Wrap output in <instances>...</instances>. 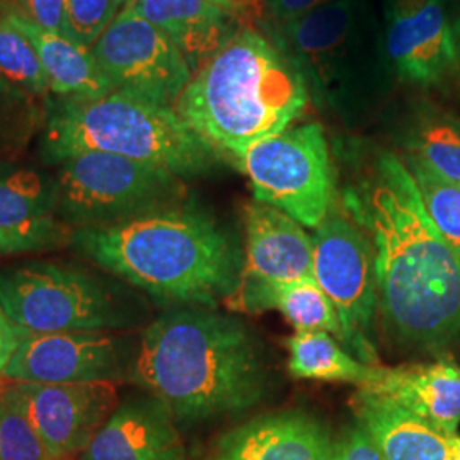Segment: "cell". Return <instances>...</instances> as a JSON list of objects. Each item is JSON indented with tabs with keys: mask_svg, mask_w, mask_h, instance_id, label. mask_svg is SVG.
Here are the masks:
<instances>
[{
	"mask_svg": "<svg viewBox=\"0 0 460 460\" xmlns=\"http://www.w3.org/2000/svg\"><path fill=\"white\" fill-rule=\"evenodd\" d=\"M450 448H452V460H460V435H450Z\"/></svg>",
	"mask_w": 460,
	"mask_h": 460,
	"instance_id": "obj_37",
	"label": "cell"
},
{
	"mask_svg": "<svg viewBox=\"0 0 460 460\" xmlns=\"http://www.w3.org/2000/svg\"><path fill=\"white\" fill-rule=\"evenodd\" d=\"M309 87L279 43L246 28L184 87L176 111L217 152L235 159L305 113Z\"/></svg>",
	"mask_w": 460,
	"mask_h": 460,
	"instance_id": "obj_4",
	"label": "cell"
},
{
	"mask_svg": "<svg viewBox=\"0 0 460 460\" xmlns=\"http://www.w3.org/2000/svg\"><path fill=\"white\" fill-rule=\"evenodd\" d=\"M125 372L121 341L108 331L28 332L4 380L31 384H115Z\"/></svg>",
	"mask_w": 460,
	"mask_h": 460,
	"instance_id": "obj_15",
	"label": "cell"
},
{
	"mask_svg": "<svg viewBox=\"0 0 460 460\" xmlns=\"http://www.w3.org/2000/svg\"><path fill=\"white\" fill-rule=\"evenodd\" d=\"M125 5V0H66L62 34L72 43L93 49Z\"/></svg>",
	"mask_w": 460,
	"mask_h": 460,
	"instance_id": "obj_29",
	"label": "cell"
},
{
	"mask_svg": "<svg viewBox=\"0 0 460 460\" xmlns=\"http://www.w3.org/2000/svg\"><path fill=\"white\" fill-rule=\"evenodd\" d=\"M55 217L68 227H110L178 205L181 178L115 154L84 152L60 163Z\"/></svg>",
	"mask_w": 460,
	"mask_h": 460,
	"instance_id": "obj_8",
	"label": "cell"
},
{
	"mask_svg": "<svg viewBox=\"0 0 460 460\" xmlns=\"http://www.w3.org/2000/svg\"><path fill=\"white\" fill-rule=\"evenodd\" d=\"M0 397L21 412L51 460L83 454L118 408L111 382L31 384L5 380Z\"/></svg>",
	"mask_w": 460,
	"mask_h": 460,
	"instance_id": "obj_12",
	"label": "cell"
},
{
	"mask_svg": "<svg viewBox=\"0 0 460 460\" xmlns=\"http://www.w3.org/2000/svg\"><path fill=\"white\" fill-rule=\"evenodd\" d=\"M0 77L34 98L49 93V81L31 43L16 30L0 7Z\"/></svg>",
	"mask_w": 460,
	"mask_h": 460,
	"instance_id": "obj_27",
	"label": "cell"
},
{
	"mask_svg": "<svg viewBox=\"0 0 460 460\" xmlns=\"http://www.w3.org/2000/svg\"><path fill=\"white\" fill-rule=\"evenodd\" d=\"M456 40H457V49H459V55H460V22H459V34H456Z\"/></svg>",
	"mask_w": 460,
	"mask_h": 460,
	"instance_id": "obj_38",
	"label": "cell"
},
{
	"mask_svg": "<svg viewBox=\"0 0 460 460\" xmlns=\"http://www.w3.org/2000/svg\"><path fill=\"white\" fill-rule=\"evenodd\" d=\"M70 247L150 296L210 309L237 290L243 271L229 235L181 203L110 227L74 230Z\"/></svg>",
	"mask_w": 460,
	"mask_h": 460,
	"instance_id": "obj_3",
	"label": "cell"
},
{
	"mask_svg": "<svg viewBox=\"0 0 460 460\" xmlns=\"http://www.w3.org/2000/svg\"><path fill=\"white\" fill-rule=\"evenodd\" d=\"M72 241L74 229L57 217H47L13 227H0V258L55 251L72 246Z\"/></svg>",
	"mask_w": 460,
	"mask_h": 460,
	"instance_id": "obj_28",
	"label": "cell"
},
{
	"mask_svg": "<svg viewBox=\"0 0 460 460\" xmlns=\"http://www.w3.org/2000/svg\"><path fill=\"white\" fill-rule=\"evenodd\" d=\"M237 163L256 201L271 205L300 226L317 229L329 214L334 174L324 130L300 125L246 148Z\"/></svg>",
	"mask_w": 460,
	"mask_h": 460,
	"instance_id": "obj_9",
	"label": "cell"
},
{
	"mask_svg": "<svg viewBox=\"0 0 460 460\" xmlns=\"http://www.w3.org/2000/svg\"><path fill=\"white\" fill-rule=\"evenodd\" d=\"M353 408L385 459L452 460L448 437L389 397L358 391Z\"/></svg>",
	"mask_w": 460,
	"mask_h": 460,
	"instance_id": "obj_21",
	"label": "cell"
},
{
	"mask_svg": "<svg viewBox=\"0 0 460 460\" xmlns=\"http://www.w3.org/2000/svg\"><path fill=\"white\" fill-rule=\"evenodd\" d=\"M277 43L296 62L307 87L311 84L341 115L360 108L382 84L384 51L362 0H334L279 22Z\"/></svg>",
	"mask_w": 460,
	"mask_h": 460,
	"instance_id": "obj_6",
	"label": "cell"
},
{
	"mask_svg": "<svg viewBox=\"0 0 460 460\" xmlns=\"http://www.w3.org/2000/svg\"><path fill=\"white\" fill-rule=\"evenodd\" d=\"M93 55L115 91L174 106L191 81V68L167 34L125 5L99 38Z\"/></svg>",
	"mask_w": 460,
	"mask_h": 460,
	"instance_id": "obj_11",
	"label": "cell"
},
{
	"mask_svg": "<svg viewBox=\"0 0 460 460\" xmlns=\"http://www.w3.org/2000/svg\"><path fill=\"white\" fill-rule=\"evenodd\" d=\"M0 7L9 22L31 43L49 75V93L58 98L96 99L115 91L102 75L93 49L34 24L7 2H0Z\"/></svg>",
	"mask_w": 460,
	"mask_h": 460,
	"instance_id": "obj_20",
	"label": "cell"
},
{
	"mask_svg": "<svg viewBox=\"0 0 460 460\" xmlns=\"http://www.w3.org/2000/svg\"><path fill=\"white\" fill-rule=\"evenodd\" d=\"M331 2L334 0H264V7L279 24L305 16Z\"/></svg>",
	"mask_w": 460,
	"mask_h": 460,
	"instance_id": "obj_35",
	"label": "cell"
},
{
	"mask_svg": "<svg viewBox=\"0 0 460 460\" xmlns=\"http://www.w3.org/2000/svg\"><path fill=\"white\" fill-rule=\"evenodd\" d=\"M38 118L40 108L34 96L0 77V137L26 130Z\"/></svg>",
	"mask_w": 460,
	"mask_h": 460,
	"instance_id": "obj_31",
	"label": "cell"
},
{
	"mask_svg": "<svg viewBox=\"0 0 460 460\" xmlns=\"http://www.w3.org/2000/svg\"><path fill=\"white\" fill-rule=\"evenodd\" d=\"M0 460H51L28 420L0 397Z\"/></svg>",
	"mask_w": 460,
	"mask_h": 460,
	"instance_id": "obj_30",
	"label": "cell"
},
{
	"mask_svg": "<svg viewBox=\"0 0 460 460\" xmlns=\"http://www.w3.org/2000/svg\"><path fill=\"white\" fill-rule=\"evenodd\" d=\"M41 150L55 164L84 152H106L163 167L180 178L208 172L220 161V152L172 106L128 91L96 99L53 101Z\"/></svg>",
	"mask_w": 460,
	"mask_h": 460,
	"instance_id": "obj_5",
	"label": "cell"
},
{
	"mask_svg": "<svg viewBox=\"0 0 460 460\" xmlns=\"http://www.w3.org/2000/svg\"><path fill=\"white\" fill-rule=\"evenodd\" d=\"M57 181L30 167L0 164V227L55 217Z\"/></svg>",
	"mask_w": 460,
	"mask_h": 460,
	"instance_id": "obj_24",
	"label": "cell"
},
{
	"mask_svg": "<svg viewBox=\"0 0 460 460\" xmlns=\"http://www.w3.org/2000/svg\"><path fill=\"white\" fill-rule=\"evenodd\" d=\"M384 47L397 77L425 89L445 83L460 66L445 0H387Z\"/></svg>",
	"mask_w": 460,
	"mask_h": 460,
	"instance_id": "obj_14",
	"label": "cell"
},
{
	"mask_svg": "<svg viewBox=\"0 0 460 460\" xmlns=\"http://www.w3.org/2000/svg\"><path fill=\"white\" fill-rule=\"evenodd\" d=\"M7 4L34 24L62 34L66 0H7Z\"/></svg>",
	"mask_w": 460,
	"mask_h": 460,
	"instance_id": "obj_32",
	"label": "cell"
},
{
	"mask_svg": "<svg viewBox=\"0 0 460 460\" xmlns=\"http://www.w3.org/2000/svg\"><path fill=\"white\" fill-rule=\"evenodd\" d=\"M218 460H334L328 428L304 412L266 414L218 442Z\"/></svg>",
	"mask_w": 460,
	"mask_h": 460,
	"instance_id": "obj_17",
	"label": "cell"
},
{
	"mask_svg": "<svg viewBox=\"0 0 460 460\" xmlns=\"http://www.w3.org/2000/svg\"><path fill=\"white\" fill-rule=\"evenodd\" d=\"M334 460H387L370 433L357 423L334 444Z\"/></svg>",
	"mask_w": 460,
	"mask_h": 460,
	"instance_id": "obj_33",
	"label": "cell"
},
{
	"mask_svg": "<svg viewBox=\"0 0 460 460\" xmlns=\"http://www.w3.org/2000/svg\"><path fill=\"white\" fill-rule=\"evenodd\" d=\"M127 5L163 30L181 49L191 70L205 66L244 30L210 0H137Z\"/></svg>",
	"mask_w": 460,
	"mask_h": 460,
	"instance_id": "obj_19",
	"label": "cell"
},
{
	"mask_svg": "<svg viewBox=\"0 0 460 460\" xmlns=\"http://www.w3.org/2000/svg\"><path fill=\"white\" fill-rule=\"evenodd\" d=\"M132 2H137V0H125V4H132Z\"/></svg>",
	"mask_w": 460,
	"mask_h": 460,
	"instance_id": "obj_39",
	"label": "cell"
},
{
	"mask_svg": "<svg viewBox=\"0 0 460 460\" xmlns=\"http://www.w3.org/2000/svg\"><path fill=\"white\" fill-rule=\"evenodd\" d=\"M0 304L28 332L111 331L128 323L115 285L81 264L28 260L0 268Z\"/></svg>",
	"mask_w": 460,
	"mask_h": 460,
	"instance_id": "obj_7",
	"label": "cell"
},
{
	"mask_svg": "<svg viewBox=\"0 0 460 460\" xmlns=\"http://www.w3.org/2000/svg\"><path fill=\"white\" fill-rule=\"evenodd\" d=\"M410 155L460 184V118L435 104H420L408 130Z\"/></svg>",
	"mask_w": 460,
	"mask_h": 460,
	"instance_id": "obj_23",
	"label": "cell"
},
{
	"mask_svg": "<svg viewBox=\"0 0 460 460\" xmlns=\"http://www.w3.org/2000/svg\"><path fill=\"white\" fill-rule=\"evenodd\" d=\"M210 2H214L218 7L230 13L241 22L244 30L251 28L252 22L260 21L266 9L264 0H210Z\"/></svg>",
	"mask_w": 460,
	"mask_h": 460,
	"instance_id": "obj_36",
	"label": "cell"
},
{
	"mask_svg": "<svg viewBox=\"0 0 460 460\" xmlns=\"http://www.w3.org/2000/svg\"><path fill=\"white\" fill-rule=\"evenodd\" d=\"M288 368L298 378L349 382L363 389L378 376L380 365L353 358L332 334L324 331H296L288 340Z\"/></svg>",
	"mask_w": 460,
	"mask_h": 460,
	"instance_id": "obj_22",
	"label": "cell"
},
{
	"mask_svg": "<svg viewBox=\"0 0 460 460\" xmlns=\"http://www.w3.org/2000/svg\"><path fill=\"white\" fill-rule=\"evenodd\" d=\"M79 460H184V447L172 412L150 395L119 404Z\"/></svg>",
	"mask_w": 460,
	"mask_h": 460,
	"instance_id": "obj_16",
	"label": "cell"
},
{
	"mask_svg": "<svg viewBox=\"0 0 460 460\" xmlns=\"http://www.w3.org/2000/svg\"><path fill=\"white\" fill-rule=\"evenodd\" d=\"M425 201L428 214L445 241L460 254V184L448 181L429 165L410 155L406 163Z\"/></svg>",
	"mask_w": 460,
	"mask_h": 460,
	"instance_id": "obj_26",
	"label": "cell"
},
{
	"mask_svg": "<svg viewBox=\"0 0 460 460\" xmlns=\"http://www.w3.org/2000/svg\"><path fill=\"white\" fill-rule=\"evenodd\" d=\"M268 309H279L296 331H324L343 338L338 313L315 279L285 283L268 300Z\"/></svg>",
	"mask_w": 460,
	"mask_h": 460,
	"instance_id": "obj_25",
	"label": "cell"
},
{
	"mask_svg": "<svg viewBox=\"0 0 460 460\" xmlns=\"http://www.w3.org/2000/svg\"><path fill=\"white\" fill-rule=\"evenodd\" d=\"M246 260L239 287L226 300L239 311L268 309L275 288L302 279H314L313 237L296 220L261 201L244 207Z\"/></svg>",
	"mask_w": 460,
	"mask_h": 460,
	"instance_id": "obj_13",
	"label": "cell"
},
{
	"mask_svg": "<svg viewBox=\"0 0 460 460\" xmlns=\"http://www.w3.org/2000/svg\"><path fill=\"white\" fill-rule=\"evenodd\" d=\"M348 205L372 232L378 309L395 343L425 353L460 348V254L433 224L408 165L384 152Z\"/></svg>",
	"mask_w": 460,
	"mask_h": 460,
	"instance_id": "obj_1",
	"label": "cell"
},
{
	"mask_svg": "<svg viewBox=\"0 0 460 460\" xmlns=\"http://www.w3.org/2000/svg\"><path fill=\"white\" fill-rule=\"evenodd\" d=\"M367 391L389 397L447 437L460 425V365L454 360L378 367Z\"/></svg>",
	"mask_w": 460,
	"mask_h": 460,
	"instance_id": "obj_18",
	"label": "cell"
},
{
	"mask_svg": "<svg viewBox=\"0 0 460 460\" xmlns=\"http://www.w3.org/2000/svg\"><path fill=\"white\" fill-rule=\"evenodd\" d=\"M26 334L28 331L19 328L0 304V380H4L5 370Z\"/></svg>",
	"mask_w": 460,
	"mask_h": 460,
	"instance_id": "obj_34",
	"label": "cell"
},
{
	"mask_svg": "<svg viewBox=\"0 0 460 460\" xmlns=\"http://www.w3.org/2000/svg\"><path fill=\"white\" fill-rule=\"evenodd\" d=\"M132 376L181 421L243 411L264 391L263 358L249 329L207 307L180 309L152 323Z\"/></svg>",
	"mask_w": 460,
	"mask_h": 460,
	"instance_id": "obj_2",
	"label": "cell"
},
{
	"mask_svg": "<svg viewBox=\"0 0 460 460\" xmlns=\"http://www.w3.org/2000/svg\"><path fill=\"white\" fill-rule=\"evenodd\" d=\"M314 279L332 302L346 349L363 363L378 365L374 319L378 309L374 247L348 218L326 217L315 229Z\"/></svg>",
	"mask_w": 460,
	"mask_h": 460,
	"instance_id": "obj_10",
	"label": "cell"
}]
</instances>
